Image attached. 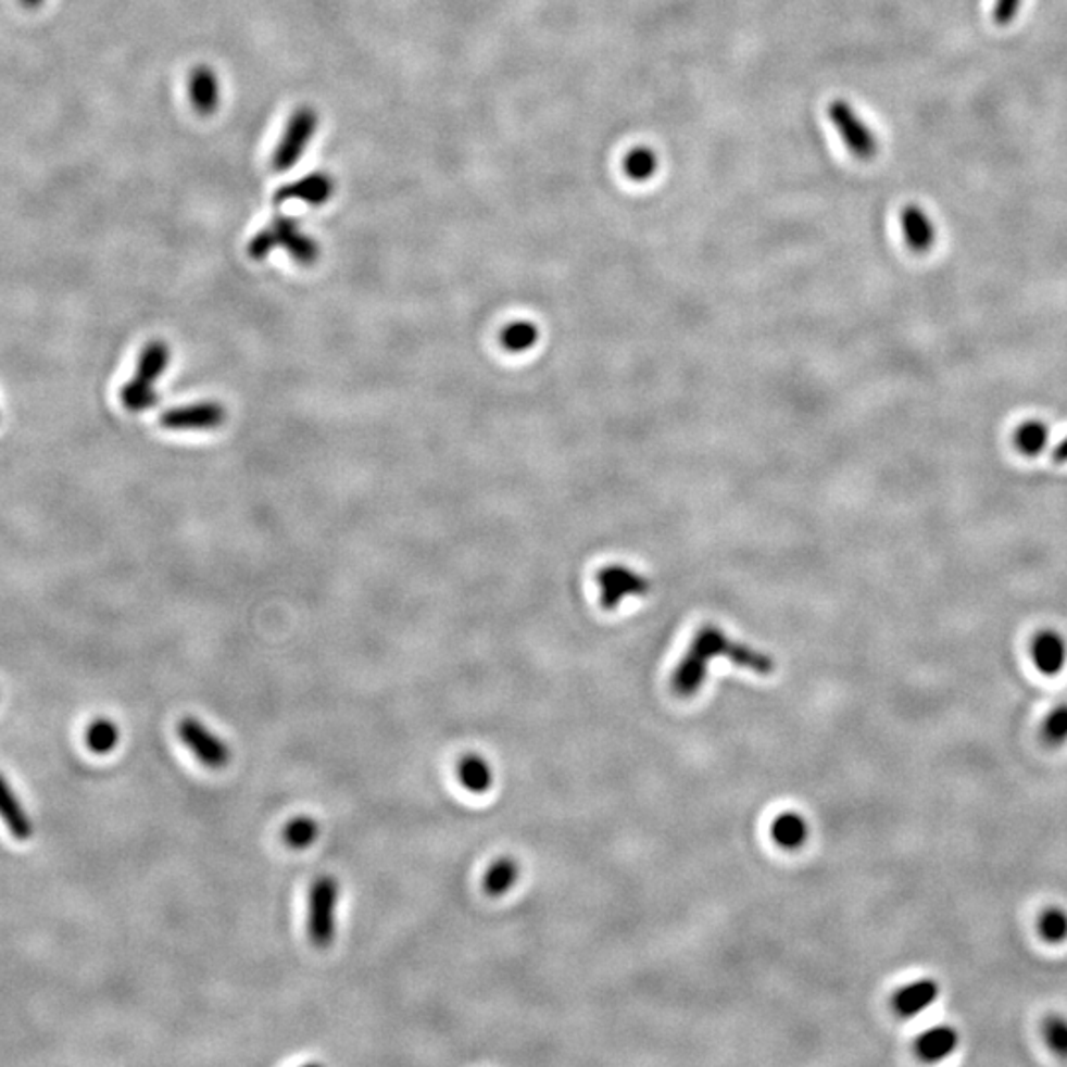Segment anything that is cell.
<instances>
[{
	"instance_id": "obj_10",
	"label": "cell",
	"mask_w": 1067,
	"mask_h": 1067,
	"mask_svg": "<svg viewBox=\"0 0 1067 1067\" xmlns=\"http://www.w3.org/2000/svg\"><path fill=\"white\" fill-rule=\"evenodd\" d=\"M1030 658L1040 675L1057 676L1067 665V643L1062 632L1042 629L1030 641Z\"/></svg>"
},
{
	"instance_id": "obj_8",
	"label": "cell",
	"mask_w": 1067,
	"mask_h": 1067,
	"mask_svg": "<svg viewBox=\"0 0 1067 1067\" xmlns=\"http://www.w3.org/2000/svg\"><path fill=\"white\" fill-rule=\"evenodd\" d=\"M598 581L601 588V605L607 611L617 610V605L627 598H641L649 591V581L629 567H605L601 569Z\"/></svg>"
},
{
	"instance_id": "obj_1",
	"label": "cell",
	"mask_w": 1067,
	"mask_h": 1067,
	"mask_svg": "<svg viewBox=\"0 0 1067 1067\" xmlns=\"http://www.w3.org/2000/svg\"><path fill=\"white\" fill-rule=\"evenodd\" d=\"M714 658H730L733 665L753 670L755 675L767 676L774 673L775 661L769 654L755 651L753 647L731 641L726 632L706 625L692 639L685 658L675 668L670 687L676 696L690 698L700 692L706 682L710 663Z\"/></svg>"
},
{
	"instance_id": "obj_15",
	"label": "cell",
	"mask_w": 1067,
	"mask_h": 1067,
	"mask_svg": "<svg viewBox=\"0 0 1067 1067\" xmlns=\"http://www.w3.org/2000/svg\"><path fill=\"white\" fill-rule=\"evenodd\" d=\"M190 101L194 110L202 115H210L218 110L219 103V81L216 72H212L208 66H200L190 76Z\"/></svg>"
},
{
	"instance_id": "obj_4",
	"label": "cell",
	"mask_w": 1067,
	"mask_h": 1067,
	"mask_svg": "<svg viewBox=\"0 0 1067 1067\" xmlns=\"http://www.w3.org/2000/svg\"><path fill=\"white\" fill-rule=\"evenodd\" d=\"M275 248L289 251L301 265H313L318 258V246L299 229L293 219H275L269 228L260 231L250 243V255L253 260H263Z\"/></svg>"
},
{
	"instance_id": "obj_29",
	"label": "cell",
	"mask_w": 1067,
	"mask_h": 1067,
	"mask_svg": "<svg viewBox=\"0 0 1067 1067\" xmlns=\"http://www.w3.org/2000/svg\"><path fill=\"white\" fill-rule=\"evenodd\" d=\"M1052 459H1054V463H1067V437L1057 443L1054 453H1052Z\"/></svg>"
},
{
	"instance_id": "obj_16",
	"label": "cell",
	"mask_w": 1067,
	"mask_h": 1067,
	"mask_svg": "<svg viewBox=\"0 0 1067 1067\" xmlns=\"http://www.w3.org/2000/svg\"><path fill=\"white\" fill-rule=\"evenodd\" d=\"M335 190V185L332 180L328 178L327 175H315L309 176V178H303L299 180L297 185L289 186V188H284L279 198L281 200H303L306 204H313V206H318V204H325L330 194Z\"/></svg>"
},
{
	"instance_id": "obj_5",
	"label": "cell",
	"mask_w": 1067,
	"mask_h": 1067,
	"mask_svg": "<svg viewBox=\"0 0 1067 1067\" xmlns=\"http://www.w3.org/2000/svg\"><path fill=\"white\" fill-rule=\"evenodd\" d=\"M828 121L834 125L840 139L846 145L850 153L861 161H871L880 142L870 129V125L862 120L858 111L850 105L846 99H832L827 108Z\"/></svg>"
},
{
	"instance_id": "obj_14",
	"label": "cell",
	"mask_w": 1067,
	"mask_h": 1067,
	"mask_svg": "<svg viewBox=\"0 0 1067 1067\" xmlns=\"http://www.w3.org/2000/svg\"><path fill=\"white\" fill-rule=\"evenodd\" d=\"M0 818L16 840H30L34 834L33 820L26 808L21 805L18 796L12 791L11 783L0 775Z\"/></svg>"
},
{
	"instance_id": "obj_28",
	"label": "cell",
	"mask_w": 1067,
	"mask_h": 1067,
	"mask_svg": "<svg viewBox=\"0 0 1067 1067\" xmlns=\"http://www.w3.org/2000/svg\"><path fill=\"white\" fill-rule=\"evenodd\" d=\"M1024 0H994L992 18L999 26H1008L1020 14Z\"/></svg>"
},
{
	"instance_id": "obj_13",
	"label": "cell",
	"mask_w": 1067,
	"mask_h": 1067,
	"mask_svg": "<svg viewBox=\"0 0 1067 1067\" xmlns=\"http://www.w3.org/2000/svg\"><path fill=\"white\" fill-rule=\"evenodd\" d=\"M961 1035L953 1026L941 1024L933 1026L926 1032H921L915 1040V1054L927 1064H937L941 1059L951 1056L958 1047Z\"/></svg>"
},
{
	"instance_id": "obj_17",
	"label": "cell",
	"mask_w": 1067,
	"mask_h": 1067,
	"mask_svg": "<svg viewBox=\"0 0 1067 1067\" xmlns=\"http://www.w3.org/2000/svg\"><path fill=\"white\" fill-rule=\"evenodd\" d=\"M771 834L781 849H801L808 839V825L799 813H783L775 818Z\"/></svg>"
},
{
	"instance_id": "obj_26",
	"label": "cell",
	"mask_w": 1067,
	"mask_h": 1067,
	"mask_svg": "<svg viewBox=\"0 0 1067 1067\" xmlns=\"http://www.w3.org/2000/svg\"><path fill=\"white\" fill-rule=\"evenodd\" d=\"M1042 1035L1047 1047L1062 1059H1067V1018L1062 1014H1047L1042 1022Z\"/></svg>"
},
{
	"instance_id": "obj_7",
	"label": "cell",
	"mask_w": 1067,
	"mask_h": 1067,
	"mask_svg": "<svg viewBox=\"0 0 1067 1067\" xmlns=\"http://www.w3.org/2000/svg\"><path fill=\"white\" fill-rule=\"evenodd\" d=\"M176 733L186 748L194 753L198 762L204 763L210 769H222L228 765V745L214 731L208 730L200 719L186 716L178 721Z\"/></svg>"
},
{
	"instance_id": "obj_21",
	"label": "cell",
	"mask_w": 1067,
	"mask_h": 1067,
	"mask_svg": "<svg viewBox=\"0 0 1067 1067\" xmlns=\"http://www.w3.org/2000/svg\"><path fill=\"white\" fill-rule=\"evenodd\" d=\"M516 880H518V864L512 858H499L490 866L482 886L490 897H499L509 892Z\"/></svg>"
},
{
	"instance_id": "obj_22",
	"label": "cell",
	"mask_w": 1067,
	"mask_h": 1067,
	"mask_svg": "<svg viewBox=\"0 0 1067 1067\" xmlns=\"http://www.w3.org/2000/svg\"><path fill=\"white\" fill-rule=\"evenodd\" d=\"M1038 936L1050 945H1062L1067 941V912L1059 905L1045 907L1038 917Z\"/></svg>"
},
{
	"instance_id": "obj_6",
	"label": "cell",
	"mask_w": 1067,
	"mask_h": 1067,
	"mask_svg": "<svg viewBox=\"0 0 1067 1067\" xmlns=\"http://www.w3.org/2000/svg\"><path fill=\"white\" fill-rule=\"evenodd\" d=\"M318 117L313 110H299L294 113L287 129H285L281 141L273 154V168L285 173L293 164L299 163V159L305 154V149L315 137Z\"/></svg>"
},
{
	"instance_id": "obj_25",
	"label": "cell",
	"mask_w": 1067,
	"mask_h": 1067,
	"mask_svg": "<svg viewBox=\"0 0 1067 1067\" xmlns=\"http://www.w3.org/2000/svg\"><path fill=\"white\" fill-rule=\"evenodd\" d=\"M502 347L511 352H524V350L532 349L538 340V328L532 323H526V321H518V323H511L509 327L502 330L501 335Z\"/></svg>"
},
{
	"instance_id": "obj_2",
	"label": "cell",
	"mask_w": 1067,
	"mask_h": 1067,
	"mask_svg": "<svg viewBox=\"0 0 1067 1067\" xmlns=\"http://www.w3.org/2000/svg\"><path fill=\"white\" fill-rule=\"evenodd\" d=\"M171 362V349L163 340H153L142 349L137 364V374L121 390V402L129 412L151 410L159 402L154 384L163 376Z\"/></svg>"
},
{
	"instance_id": "obj_3",
	"label": "cell",
	"mask_w": 1067,
	"mask_h": 1067,
	"mask_svg": "<svg viewBox=\"0 0 1067 1067\" xmlns=\"http://www.w3.org/2000/svg\"><path fill=\"white\" fill-rule=\"evenodd\" d=\"M340 886L332 876H321L309 893L306 933L318 949L330 947L337 931V904Z\"/></svg>"
},
{
	"instance_id": "obj_30",
	"label": "cell",
	"mask_w": 1067,
	"mask_h": 1067,
	"mask_svg": "<svg viewBox=\"0 0 1067 1067\" xmlns=\"http://www.w3.org/2000/svg\"><path fill=\"white\" fill-rule=\"evenodd\" d=\"M18 2L23 4L24 9H30V11H34V9H38V7H40L45 0H18Z\"/></svg>"
},
{
	"instance_id": "obj_23",
	"label": "cell",
	"mask_w": 1067,
	"mask_h": 1067,
	"mask_svg": "<svg viewBox=\"0 0 1067 1067\" xmlns=\"http://www.w3.org/2000/svg\"><path fill=\"white\" fill-rule=\"evenodd\" d=\"M86 743L89 750L98 755L111 753L120 743V728L111 719H96L86 731Z\"/></svg>"
},
{
	"instance_id": "obj_18",
	"label": "cell",
	"mask_w": 1067,
	"mask_h": 1067,
	"mask_svg": "<svg viewBox=\"0 0 1067 1067\" xmlns=\"http://www.w3.org/2000/svg\"><path fill=\"white\" fill-rule=\"evenodd\" d=\"M459 781L470 793H487L492 787V769L480 755H465L459 762Z\"/></svg>"
},
{
	"instance_id": "obj_9",
	"label": "cell",
	"mask_w": 1067,
	"mask_h": 1067,
	"mask_svg": "<svg viewBox=\"0 0 1067 1067\" xmlns=\"http://www.w3.org/2000/svg\"><path fill=\"white\" fill-rule=\"evenodd\" d=\"M226 412L216 402H200L186 405V407H175L171 412L161 415V425L173 431H202V429H216L224 424Z\"/></svg>"
},
{
	"instance_id": "obj_12",
	"label": "cell",
	"mask_w": 1067,
	"mask_h": 1067,
	"mask_svg": "<svg viewBox=\"0 0 1067 1067\" xmlns=\"http://www.w3.org/2000/svg\"><path fill=\"white\" fill-rule=\"evenodd\" d=\"M902 234L907 248L914 253H927L933 250L937 240L936 226L927 216L926 210L917 204H907L900 214Z\"/></svg>"
},
{
	"instance_id": "obj_27",
	"label": "cell",
	"mask_w": 1067,
	"mask_h": 1067,
	"mask_svg": "<svg viewBox=\"0 0 1067 1067\" xmlns=\"http://www.w3.org/2000/svg\"><path fill=\"white\" fill-rule=\"evenodd\" d=\"M1040 736L1045 745L1059 748L1067 741V702L1059 704L1045 716Z\"/></svg>"
},
{
	"instance_id": "obj_11",
	"label": "cell",
	"mask_w": 1067,
	"mask_h": 1067,
	"mask_svg": "<svg viewBox=\"0 0 1067 1067\" xmlns=\"http://www.w3.org/2000/svg\"><path fill=\"white\" fill-rule=\"evenodd\" d=\"M941 987L933 979H919L902 987L892 996L893 1013L902 1018H912L927 1010L939 999Z\"/></svg>"
},
{
	"instance_id": "obj_24",
	"label": "cell",
	"mask_w": 1067,
	"mask_h": 1067,
	"mask_svg": "<svg viewBox=\"0 0 1067 1067\" xmlns=\"http://www.w3.org/2000/svg\"><path fill=\"white\" fill-rule=\"evenodd\" d=\"M318 837V825L313 818L299 817L289 820L284 828V840L287 846L294 850L309 849Z\"/></svg>"
},
{
	"instance_id": "obj_19",
	"label": "cell",
	"mask_w": 1067,
	"mask_h": 1067,
	"mask_svg": "<svg viewBox=\"0 0 1067 1067\" xmlns=\"http://www.w3.org/2000/svg\"><path fill=\"white\" fill-rule=\"evenodd\" d=\"M1047 439H1050V431L1045 424L1038 419H1028L1014 429V447L1018 449V453H1022L1024 457H1038L1047 445Z\"/></svg>"
},
{
	"instance_id": "obj_20",
	"label": "cell",
	"mask_w": 1067,
	"mask_h": 1067,
	"mask_svg": "<svg viewBox=\"0 0 1067 1067\" xmlns=\"http://www.w3.org/2000/svg\"><path fill=\"white\" fill-rule=\"evenodd\" d=\"M658 171V156L651 147H632L623 159V173L635 183L651 180Z\"/></svg>"
}]
</instances>
